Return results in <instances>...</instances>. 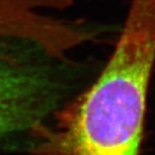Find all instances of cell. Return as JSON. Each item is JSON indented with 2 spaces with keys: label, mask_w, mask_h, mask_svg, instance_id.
Instances as JSON below:
<instances>
[{
  "label": "cell",
  "mask_w": 155,
  "mask_h": 155,
  "mask_svg": "<svg viewBox=\"0 0 155 155\" xmlns=\"http://www.w3.org/2000/svg\"><path fill=\"white\" fill-rule=\"evenodd\" d=\"M155 64V0H133L100 77L30 130L31 155H140Z\"/></svg>",
  "instance_id": "1"
},
{
  "label": "cell",
  "mask_w": 155,
  "mask_h": 155,
  "mask_svg": "<svg viewBox=\"0 0 155 155\" xmlns=\"http://www.w3.org/2000/svg\"><path fill=\"white\" fill-rule=\"evenodd\" d=\"M64 95V83L48 64L0 48V140L45 122Z\"/></svg>",
  "instance_id": "2"
}]
</instances>
